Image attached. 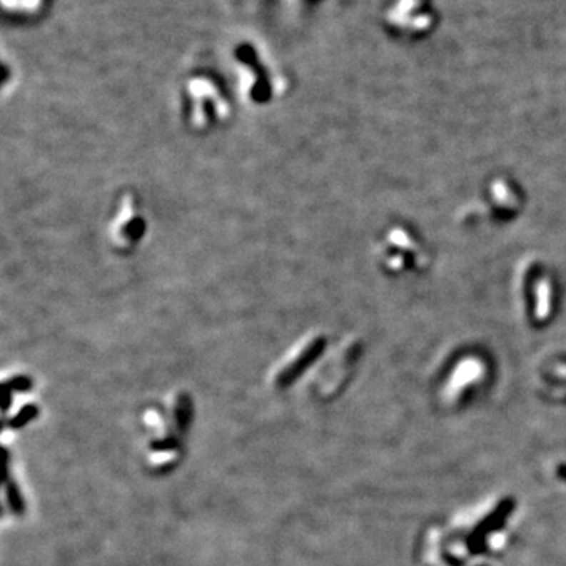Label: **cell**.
Segmentation results:
<instances>
[{
    "label": "cell",
    "instance_id": "obj_7",
    "mask_svg": "<svg viewBox=\"0 0 566 566\" xmlns=\"http://www.w3.org/2000/svg\"><path fill=\"white\" fill-rule=\"evenodd\" d=\"M176 445H178V442L175 439H166V440L154 442L153 448L154 450H170V448H175Z\"/></svg>",
    "mask_w": 566,
    "mask_h": 566
},
{
    "label": "cell",
    "instance_id": "obj_5",
    "mask_svg": "<svg viewBox=\"0 0 566 566\" xmlns=\"http://www.w3.org/2000/svg\"><path fill=\"white\" fill-rule=\"evenodd\" d=\"M32 385L34 381L29 376H14L4 384V387H6L11 392H29L32 389Z\"/></svg>",
    "mask_w": 566,
    "mask_h": 566
},
{
    "label": "cell",
    "instance_id": "obj_2",
    "mask_svg": "<svg viewBox=\"0 0 566 566\" xmlns=\"http://www.w3.org/2000/svg\"><path fill=\"white\" fill-rule=\"evenodd\" d=\"M192 415H193V406H192L191 397H188V395H181L180 400H178V403H176V408H175L178 430H180L181 433H186L189 430L191 422H192Z\"/></svg>",
    "mask_w": 566,
    "mask_h": 566
},
{
    "label": "cell",
    "instance_id": "obj_6",
    "mask_svg": "<svg viewBox=\"0 0 566 566\" xmlns=\"http://www.w3.org/2000/svg\"><path fill=\"white\" fill-rule=\"evenodd\" d=\"M145 231V222L142 219H134L128 223L126 235L133 239H141Z\"/></svg>",
    "mask_w": 566,
    "mask_h": 566
},
{
    "label": "cell",
    "instance_id": "obj_4",
    "mask_svg": "<svg viewBox=\"0 0 566 566\" xmlns=\"http://www.w3.org/2000/svg\"><path fill=\"white\" fill-rule=\"evenodd\" d=\"M38 413H40V409H38V406L27 405V406L22 408L16 415H13L5 425L9 426V428H11V430H21L22 426H26L32 420H35Z\"/></svg>",
    "mask_w": 566,
    "mask_h": 566
},
{
    "label": "cell",
    "instance_id": "obj_3",
    "mask_svg": "<svg viewBox=\"0 0 566 566\" xmlns=\"http://www.w3.org/2000/svg\"><path fill=\"white\" fill-rule=\"evenodd\" d=\"M5 490H6V499H9V505H10L11 511L21 516L22 513H24L26 505H24V500H22V495L19 492V487H18L16 482H14V480L10 477V474L5 478Z\"/></svg>",
    "mask_w": 566,
    "mask_h": 566
},
{
    "label": "cell",
    "instance_id": "obj_1",
    "mask_svg": "<svg viewBox=\"0 0 566 566\" xmlns=\"http://www.w3.org/2000/svg\"><path fill=\"white\" fill-rule=\"evenodd\" d=\"M323 346H324L323 338H318L316 342H313L312 345H310L307 350L291 363L290 367H286L282 371V373L278 375V378H277L278 387H282V389H285V387L291 385L294 381H298V378L310 367V363L320 358V354L323 351Z\"/></svg>",
    "mask_w": 566,
    "mask_h": 566
}]
</instances>
